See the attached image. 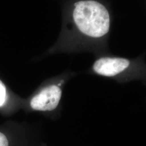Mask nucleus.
<instances>
[{
    "mask_svg": "<svg viewBox=\"0 0 146 146\" xmlns=\"http://www.w3.org/2000/svg\"><path fill=\"white\" fill-rule=\"evenodd\" d=\"M6 98V88L3 83L0 80V107L5 104Z\"/></svg>",
    "mask_w": 146,
    "mask_h": 146,
    "instance_id": "20e7f679",
    "label": "nucleus"
},
{
    "mask_svg": "<svg viewBox=\"0 0 146 146\" xmlns=\"http://www.w3.org/2000/svg\"><path fill=\"white\" fill-rule=\"evenodd\" d=\"M8 141L5 134L0 132V146H8Z\"/></svg>",
    "mask_w": 146,
    "mask_h": 146,
    "instance_id": "39448f33",
    "label": "nucleus"
},
{
    "mask_svg": "<svg viewBox=\"0 0 146 146\" xmlns=\"http://www.w3.org/2000/svg\"><path fill=\"white\" fill-rule=\"evenodd\" d=\"M89 73L115 81L121 84L140 81L146 85L144 68L133 63L126 58L104 56L94 62Z\"/></svg>",
    "mask_w": 146,
    "mask_h": 146,
    "instance_id": "f257e3e1",
    "label": "nucleus"
},
{
    "mask_svg": "<svg viewBox=\"0 0 146 146\" xmlns=\"http://www.w3.org/2000/svg\"><path fill=\"white\" fill-rule=\"evenodd\" d=\"M76 7L73 17L80 31L93 38H100L110 30L108 11L104 5L92 1H81L74 4Z\"/></svg>",
    "mask_w": 146,
    "mask_h": 146,
    "instance_id": "f03ea898",
    "label": "nucleus"
},
{
    "mask_svg": "<svg viewBox=\"0 0 146 146\" xmlns=\"http://www.w3.org/2000/svg\"><path fill=\"white\" fill-rule=\"evenodd\" d=\"M76 75L74 72H66L52 78L32 96L29 102L31 108L35 111L54 114L56 119L61 117L63 90L68 82Z\"/></svg>",
    "mask_w": 146,
    "mask_h": 146,
    "instance_id": "7ed1b4c3",
    "label": "nucleus"
}]
</instances>
